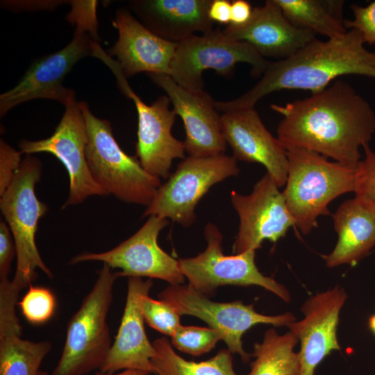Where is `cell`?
I'll use <instances>...</instances> for the list:
<instances>
[{"mask_svg":"<svg viewBox=\"0 0 375 375\" xmlns=\"http://www.w3.org/2000/svg\"><path fill=\"white\" fill-rule=\"evenodd\" d=\"M271 108L283 116L277 127L286 149L303 148L356 167L360 148L375 132V112L353 87L335 81L309 97Z\"/></svg>","mask_w":375,"mask_h":375,"instance_id":"6da1fadb","label":"cell"},{"mask_svg":"<svg viewBox=\"0 0 375 375\" xmlns=\"http://www.w3.org/2000/svg\"><path fill=\"white\" fill-rule=\"evenodd\" d=\"M345 75L375 78V52L365 47L362 36L356 29L325 41L316 38L291 57L269 62L250 90L231 101H215L214 105L223 112L254 108L259 100L274 92L297 89L314 94Z\"/></svg>","mask_w":375,"mask_h":375,"instance_id":"7a4b0ae2","label":"cell"},{"mask_svg":"<svg viewBox=\"0 0 375 375\" xmlns=\"http://www.w3.org/2000/svg\"><path fill=\"white\" fill-rule=\"evenodd\" d=\"M287 151L288 176L283 194L294 226L307 235L317 226L318 217L330 215L331 201L354 191L356 167L330 162L303 148Z\"/></svg>","mask_w":375,"mask_h":375,"instance_id":"3957f363","label":"cell"},{"mask_svg":"<svg viewBox=\"0 0 375 375\" xmlns=\"http://www.w3.org/2000/svg\"><path fill=\"white\" fill-rule=\"evenodd\" d=\"M68 20L76 24L70 42L62 49L35 60L19 82L0 95V115L33 99L55 100L67 106L75 101V92L62 83L82 58L94 55L98 40L96 12L88 8L71 11Z\"/></svg>","mask_w":375,"mask_h":375,"instance_id":"277c9868","label":"cell"},{"mask_svg":"<svg viewBox=\"0 0 375 375\" xmlns=\"http://www.w3.org/2000/svg\"><path fill=\"white\" fill-rule=\"evenodd\" d=\"M79 106L88 133L86 160L94 180L108 195L148 206L161 185L160 178L148 173L136 157L121 149L108 121L94 115L87 103L80 101Z\"/></svg>","mask_w":375,"mask_h":375,"instance_id":"5b68a950","label":"cell"},{"mask_svg":"<svg viewBox=\"0 0 375 375\" xmlns=\"http://www.w3.org/2000/svg\"><path fill=\"white\" fill-rule=\"evenodd\" d=\"M117 272L106 264L69 319L61 356L49 375H85L101 369L111 347L107 316Z\"/></svg>","mask_w":375,"mask_h":375,"instance_id":"8992f818","label":"cell"},{"mask_svg":"<svg viewBox=\"0 0 375 375\" xmlns=\"http://www.w3.org/2000/svg\"><path fill=\"white\" fill-rule=\"evenodd\" d=\"M41 174V162L35 156L26 155L0 198V209L11 231L17 252V267L11 281L20 290L30 286L37 278L38 269L49 278L53 277L35 242L39 219L48 210V206L38 199L35 192Z\"/></svg>","mask_w":375,"mask_h":375,"instance_id":"52a82bcc","label":"cell"},{"mask_svg":"<svg viewBox=\"0 0 375 375\" xmlns=\"http://www.w3.org/2000/svg\"><path fill=\"white\" fill-rule=\"evenodd\" d=\"M239 62L249 64L251 75L258 77L263 74L269 61L248 43L213 29L177 43L169 76L183 88L198 93L204 91L203 72L212 69L228 76Z\"/></svg>","mask_w":375,"mask_h":375,"instance_id":"ba28073f","label":"cell"},{"mask_svg":"<svg viewBox=\"0 0 375 375\" xmlns=\"http://www.w3.org/2000/svg\"><path fill=\"white\" fill-rule=\"evenodd\" d=\"M240 173L237 160L224 153L207 157L188 156L158 189L142 217L156 215L184 227L196 219L195 208L215 184Z\"/></svg>","mask_w":375,"mask_h":375,"instance_id":"9c48e42d","label":"cell"},{"mask_svg":"<svg viewBox=\"0 0 375 375\" xmlns=\"http://www.w3.org/2000/svg\"><path fill=\"white\" fill-rule=\"evenodd\" d=\"M203 234L207 241L205 251L194 257L178 260L179 268L190 286L209 297L222 285H258L284 301H290V294L284 285L258 270L255 262L256 251L225 256L222 234L217 226L208 223Z\"/></svg>","mask_w":375,"mask_h":375,"instance_id":"30bf717a","label":"cell"},{"mask_svg":"<svg viewBox=\"0 0 375 375\" xmlns=\"http://www.w3.org/2000/svg\"><path fill=\"white\" fill-rule=\"evenodd\" d=\"M158 297L170 304L180 315L198 317L217 330L230 351L238 353L244 362L252 356L242 346V338L247 330L258 324L280 327L297 321L291 312L272 316L260 314L253 304H244L241 301H212L188 284L169 285Z\"/></svg>","mask_w":375,"mask_h":375,"instance_id":"8fae6325","label":"cell"},{"mask_svg":"<svg viewBox=\"0 0 375 375\" xmlns=\"http://www.w3.org/2000/svg\"><path fill=\"white\" fill-rule=\"evenodd\" d=\"M168 224L167 219L149 216L138 231L118 246L101 253L78 254L70 260L69 264L100 261L111 269H119L118 276L155 278L170 285L182 284L185 276L179 268L178 260L158 244L159 233Z\"/></svg>","mask_w":375,"mask_h":375,"instance_id":"7c38bea8","label":"cell"},{"mask_svg":"<svg viewBox=\"0 0 375 375\" xmlns=\"http://www.w3.org/2000/svg\"><path fill=\"white\" fill-rule=\"evenodd\" d=\"M65 107L63 115L50 137L35 141L22 140L19 143L22 153H51L66 168L69 190L62 209L81 203L91 196L108 195L94 180L88 167L85 156L88 133L79 102Z\"/></svg>","mask_w":375,"mask_h":375,"instance_id":"4fadbf2b","label":"cell"},{"mask_svg":"<svg viewBox=\"0 0 375 375\" xmlns=\"http://www.w3.org/2000/svg\"><path fill=\"white\" fill-rule=\"evenodd\" d=\"M231 201L240 218L233 246L235 254L256 251L261 248L265 240L275 243L294 226L283 192L267 172L249 194L232 191Z\"/></svg>","mask_w":375,"mask_h":375,"instance_id":"5bb4252c","label":"cell"},{"mask_svg":"<svg viewBox=\"0 0 375 375\" xmlns=\"http://www.w3.org/2000/svg\"><path fill=\"white\" fill-rule=\"evenodd\" d=\"M122 92L132 99L138 117L136 156L142 167L157 178H167L175 158H185L184 142L175 138L172 128L176 112L169 108L167 95L147 105L132 90L126 80L118 83Z\"/></svg>","mask_w":375,"mask_h":375,"instance_id":"9a60e30c","label":"cell"},{"mask_svg":"<svg viewBox=\"0 0 375 375\" xmlns=\"http://www.w3.org/2000/svg\"><path fill=\"white\" fill-rule=\"evenodd\" d=\"M165 91L176 114L184 124L185 151L190 156L207 157L224 153L226 142L221 115L206 92H192L177 84L169 75L147 74Z\"/></svg>","mask_w":375,"mask_h":375,"instance_id":"2e32d148","label":"cell"},{"mask_svg":"<svg viewBox=\"0 0 375 375\" xmlns=\"http://www.w3.org/2000/svg\"><path fill=\"white\" fill-rule=\"evenodd\" d=\"M347 298L339 285L308 299L301 308L304 315L287 327L300 341L299 375H315V369L332 351L340 350L337 330L339 315Z\"/></svg>","mask_w":375,"mask_h":375,"instance_id":"e0dca14e","label":"cell"},{"mask_svg":"<svg viewBox=\"0 0 375 375\" xmlns=\"http://www.w3.org/2000/svg\"><path fill=\"white\" fill-rule=\"evenodd\" d=\"M221 122L224 138L236 160L258 162L280 188L286 183L288 151L266 128L254 108L224 112Z\"/></svg>","mask_w":375,"mask_h":375,"instance_id":"ac0fdd59","label":"cell"},{"mask_svg":"<svg viewBox=\"0 0 375 375\" xmlns=\"http://www.w3.org/2000/svg\"><path fill=\"white\" fill-rule=\"evenodd\" d=\"M112 23L118 39L108 52L126 78L144 72L169 75L176 42L151 32L126 8L117 10Z\"/></svg>","mask_w":375,"mask_h":375,"instance_id":"d6986e66","label":"cell"},{"mask_svg":"<svg viewBox=\"0 0 375 375\" xmlns=\"http://www.w3.org/2000/svg\"><path fill=\"white\" fill-rule=\"evenodd\" d=\"M222 33L248 43L264 58L272 57L278 60L291 57L316 39L312 31L292 24L275 0H267L262 6L253 8L245 24H228Z\"/></svg>","mask_w":375,"mask_h":375,"instance_id":"ffe728a7","label":"cell"},{"mask_svg":"<svg viewBox=\"0 0 375 375\" xmlns=\"http://www.w3.org/2000/svg\"><path fill=\"white\" fill-rule=\"evenodd\" d=\"M151 280L130 277L121 324L100 372L113 374L122 369L152 373L151 359L156 355L153 343L146 335L144 319L140 308V297L149 294Z\"/></svg>","mask_w":375,"mask_h":375,"instance_id":"44dd1931","label":"cell"},{"mask_svg":"<svg viewBox=\"0 0 375 375\" xmlns=\"http://www.w3.org/2000/svg\"><path fill=\"white\" fill-rule=\"evenodd\" d=\"M212 0H134L130 9L149 30L167 40L179 42L213 30L208 17Z\"/></svg>","mask_w":375,"mask_h":375,"instance_id":"7402d4cb","label":"cell"},{"mask_svg":"<svg viewBox=\"0 0 375 375\" xmlns=\"http://www.w3.org/2000/svg\"><path fill=\"white\" fill-rule=\"evenodd\" d=\"M338 242L323 256L326 265L354 264L375 246V210L354 197L343 202L332 215Z\"/></svg>","mask_w":375,"mask_h":375,"instance_id":"603a6c76","label":"cell"},{"mask_svg":"<svg viewBox=\"0 0 375 375\" xmlns=\"http://www.w3.org/2000/svg\"><path fill=\"white\" fill-rule=\"evenodd\" d=\"M283 15L294 26L328 38L347 31L342 19L343 1L318 0H275Z\"/></svg>","mask_w":375,"mask_h":375,"instance_id":"cb8c5ba5","label":"cell"},{"mask_svg":"<svg viewBox=\"0 0 375 375\" xmlns=\"http://www.w3.org/2000/svg\"><path fill=\"white\" fill-rule=\"evenodd\" d=\"M20 324L0 328V375H38L52 344L21 338Z\"/></svg>","mask_w":375,"mask_h":375,"instance_id":"d4e9b609","label":"cell"},{"mask_svg":"<svg viewBox=\"0 0 375 375\" xmlns=\"http://www.w3.org/2000/svg\"><path fill=\"white\" fill-rule=\"evenodd\" d=\"M298 338L290 331L279 335L274 328L268 329L261 342L253 344L247 375H299V353L294 351Z\"/></svg>","mask_w":375,"mask_h":375,"instance_id":"484cf974","label":"cell"},{"mask_svg":"<svg viewBox=\"0 0 375 375\" xmlns=\"http://www.w3.org/2000/svg\"><path fill=\"white\" fill-rule=\"evenodd\" d=\"M156 355L151 359L152 373L157 375H240L233 369L230 350L223 349L212 358L195 362L178 355L165 338L153 342Z\"/></svg>","mask_w":375,"mask_h":375,"instance_id":"4316f807","label":"cell"},{"mask_svg":"<svg viewBox=\"0 0 375 375\" xmlns=\"http://www.w3.org/2000/svg\"><path fill=\"white\" fill-rule=\"evenodd\" d=\"M171 338L172 344L179 351L199 356L211 351L222 336L211 327L181 325Z\"/></svg>","mask_w":375,"mask_h":375,"instance_id":"83f0119b","label":"cell"},{"mask_svg":"<svg viewBox=\"0 0 375 375\" xmlns=\"http://www.w3.org/2000/svg\"><path fill=\"white\" fill-rule=\"evenodd\" d=\"M140 308L144 321L153 328L172 336L181 325L180 315L168 303L143 294L140 299Z\"/></svg>","mask_w":375,"mask_h":375,"instance_id":"f1b7e54d","label":"cell"},{"mask_svg":"<svg viewBox=\"0 0 375 375\" xmlns=\"http://www.w3.org/2000/svg\"><path fill=\"white\" fill-rule=\"evenodd\" d=\"M17 305L29 323L42 324L53 316L56 301L54 294L49 288L31 285Z\"/></svg>","mask_w":375,"mask_h":375,"instance_id":"f546056e","label":"cell"},{"mask_svg":"<svg viewBox=\"0 0 375 375\" xmlns=\"http://www.w3.org/2000/svg\"><path fill=\"white\" fill-rule=\"evenodd\" d=\"M365 157L360 160L355 172V197L375 210V151L369 144L363 147Z\"/></svg>","mask_w":375,"mask_h":375,"instance_id":"4dcf8cb0","label":"cell"},{"mask_svg":"<svg viewBox=\"0 0 375 375\" xmlns=\"http://www.w3.org/2000/svg\"><path fill=\"white\" fill-rule=\"evenodd\" d=\"M351 8L353 18L344 19V27L347 29L358 31L365 44H375V1L366 6L353 4Z\"/></svg>","mask_w":375,"mask_h":375,"instance_id":"1f68e13d","label":"cell"},{"mask_svg":"<svg viewBox=\"0 0 375 375\" xmlns=\"http://www.w3.org/2000/svg\"><path fill=\"white\" fill-rule=\"evenodd\" d=\"M21 151H18L3 140H0V196L9 187L22 162Z\"/></svg>","mask_w":375,"mask_h":375,"instance_id":"d6a6232c","label":"cell"},{"mask_svg":"<svg viewBox=\"0 0 375 375\" xmlns=\"http://www.w3.org/2000/svg\"><path fill=\"white\" fill-rule=\"evenodd\" d=\"M17 256L16 248L11 231L7 223L0 221V279L8 278L11 263Z\"/></svg>","mask_w":375,"mask_h":375,"instance_id":"836d02e7","label":"cell"},{"mask_svg":"<svg viewBox=\"0 0 375 375\" xmlns=\"http://www.w3.org/2000/svg\"><path fill=\"white\" fill-rule=\"evenodd\" d=\"M231 2L228 0H213L209 9L208 17L212 22L222 24H230Z\"/></svg>","mask_w":375,"mask_h":375,"instance_id":"e575fe53","label":"cell"},{"mask_svg":"<svg viewBox=\"0 0 375 375\" xmlns=\"http://www.w3.org/2000/svg\"><path fill=\"white\" fill-rule=\"evenodd\" d=\"M253 8L251 4L244 0H235L231 1V15L230 24L233 26H242L251 18Z\"/></svg>","mask_w":375,"mask_h":375,"instance_id":"d590c367","label":"cell"},{"mask_svg":"<svg viewBox=\"0 0 375 375\" xmlns=\"http://www.w3.org/2000/svg\"><path fill=\"white\" fill-rule=\"evenodd\" d=\"M7 3H5L3 1L1 4H3L6 8L10 10H42V9H49V8H53L56 7L57 6L62 3L63 1H35V3H33V1H31V3H27V1H24V3H22V1H6Z\"/></svg>","mask_w":375,"mask_h":375,"instance_id":"8d00e7d4","label":"cell"},{"mask_svg":"<svg viewBox=\"0 0 375 375\" xmlns=\"http://www.w3.org/2000/svg\"><path fill=\"white\" fill-rule=\"evenodd\" d=\"M150 373L145 371L134 370V369H126L119 373H98L96 375H149Z\"/></svg>","mask_w":375,"mask_h":375,"instance_id":"74e56055","label":"cell"},{"mask_svg":"<svg viewBox=\"0 0 375 375\" xmlns=\"http://www.w3.org/2000/svg\"><path fill=\"white\" fill-rule=\"evenodd\" d=\"M368 325L371 331L375 334V314L369 318Z\"/></svg>","mask_w":375,"mask_h":375,"instance_id":"f35d334b","label":"cell"},{"mask_svg":"<svg viewBox=\"0 0 375 375\" xmlns=\"http://www.w3.org/2000/svg\"><path fill=\"white\" fill-rule=\"evenodd\" d=\"M38 375H49L47 372L40 370Z\"/></svg>","mask_w":375,"mask_h":375,"instance_id":"ab89813d","label":"cell"},{"mask_svg":"<svg viewBox=\"0 0 375 375\" xmlns=\"http://www.w3.org/2000/svg\"><path fill=\"white\" fill-rule=\"evenodd\" d=\"M155 375H157V374H155Z\"/></svg>","mask_w":375,"mask_h":375,"instance_id":"60d3db41","label":"cell"}]
</instances>
